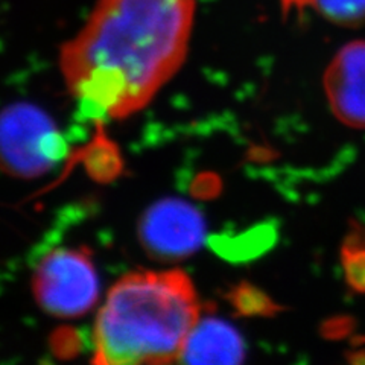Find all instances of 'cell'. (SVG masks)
<instances>
[{
  "label": "cell",
  "mask_w": 365,
  "mask_h": 365,
  "mask_svg": "<svg viewBox=\"0 0 365 365\" xmlns=\"http://www.w3.org/2000/svg\"><path fill=\"white\" fill-rule=\"evenodd\" d=\"M288 8H312L319 16L338 25H355L365 19V0H282Z\"/></svg>",
  "instance_id": "ba28073f"
},
{
  "label": "cell",
  "mask_w": 365,
  "mask_h": 365,
  "mask_svg": "<svg viewBox=\"0 0 365 365\" xmlns=\"http://www.w3.org/2000/svg\"><path fill=\"white\" fill-rule=\"evenodd\" d=\"M200 302L181 271H137L111 288L95 327L93 365L178 362Z\"/></svg>",
  "instance_id": "7a4b0ae2"
},
{
  "label": "cell",
  "mask_w": 365,
  "mask_h": 365,
  "mask_svg": "<svg viewBox=\"0 0 365 365\" xmlns=\"http://www.w3.org/2000/svg\"><path fill=\"white\" fill-rule=\"evenodd\" d=\"M0 154L9 175L36 178L60 162L66 145L48 113L29 102H14L0 119Z\"/></svg>",
  "instance_id": "3957f363"
},
{
  "label": "cell",
  "mask_w": 365,
  "mask_h": 365,
  "mask_svg": "<svg viewBox=\"0 0 365 365\" xmlns=\"http://www.w3.org/2000/svg\"><path fill=\"white\" fill-rule=\"evenodd\" d=\"M351 365H365V351H359L351 358Z\"/></svg>",
  "instance_id": "30bf717a"
},
{
  "label": "cell",
  "mask_w": 365,
  "mask_h": 365,
  "mask_svg": "<svg viewBox=\"0 0 365 365\" xmlns=\"http://www.w3.org/2000/svg\"><path fill=\"white\" fill-rule=\"evenodd\" d=\"M195 0H96L60 52L71 95L96 118L146 107L189 52Z\"/></svg>",
  "instance_id": "6da1fadb"
},
{
  "label": "cell",
  "mask_w": 365,
  "mask_h": 365,
  "mask_svg": "<svg viewBox=\"0 0 365 365\" xmlns=\"http://www.w3.org/2000/svg\"><path fill=\"white\" fill-rule=\"evenodd\" d=\"M244 341L236 329L218 318H204L182 347L180 365H242Z\"/></svg>",
  "instance_id": "52a82bcc"
},
{
  "label": "cell",
  "mask_w": 365,
  "mask_h": 365,
  "mask_svg": "<svg viewBox=\"0 0 365 365\" xmlns=\"http://www.w3.org/2000/svg\"><path fill=\"white\" fill-rule=\"evenodd\" d=\"M342 264L350 287L358 292H365V247H346L342 251Z\"/></svg>",
  "instance_id": "9c48e42d"
},
{
  "label": "cell",
  "mask_w": 365,
  "mask_h": 365,
  "mask_svg": "<svg viewBox=\"0 0 365 365\" xmlns=\"http://www.w3.org/2000/svg\"><path fill=\"white\" fill-rule=\"evenodd\" d=\"M139 237L148 253L157 259H182L202 245L205 224L201 213L189 202L166 198L145 212Z\"/></svg>",
  "instance_id": "5b68a950"
},
{
  "label": "cell",
  "mask_w": 365,
  "mask_h": 365,
  "mask_svg": "<svg viewBox=\"0 0 365 365\" xmlns=\"http://www.w3.org/2000/svg\"><path fill=\"white\" fill-rule=\"evenodd\" d=\"M324 91L338 120L365 128V41L338 51L324 73Z\"/></svg>",
  "instance_id": "8992f818"
},
{
  "label": "cell",
  "mask_w": 365,
  "mask_h": 365,
  "mask_svg": "<svg viewBox=\"0 0 365 365\" xmlns=\"http://www.w3.org/2000/svg\"><path fill=\"white\" fill-rule=\"evenodd\" d=\"M38 304L53 317L75 318L98 300V276L86 248H58L44 256L32 282Z\"/></svg>",
  "instance_id": "277c9868"
}]
</instances>
